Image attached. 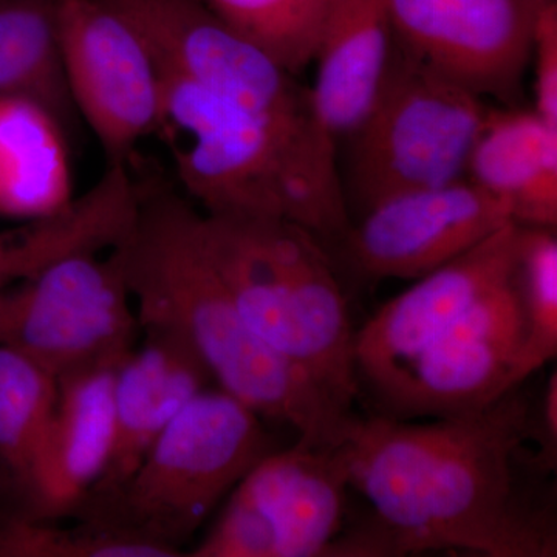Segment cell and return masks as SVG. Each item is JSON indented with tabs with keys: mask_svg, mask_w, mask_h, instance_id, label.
I'll return each instance as SVG.
<instances>
[{
	"mask_svg": "<svg viewBox=\"0 0 557 557\" xmlns=\"http://www.w3.org/2000/svg\"><path fill=\"white\" fill-rule=\"evenodd\" d=\"M395 42L480 97L518 90L541 0H387Z\"/></svg>",
	"mask_w": 557,
	"mask_h": 557,
	"instance_id": "obj_13",
	"label": "cell"
},
{
	"mask_svg": "<svg viewBox=\"0 0 557 557\" xmlns=\"http://www.w3.org/2000/svg\"><path fill=\"white\" fill-rule=\"evenodd\" d=\"M70 98L108 166H131L143 139L164 127L160 70L148 44L101 0H58Z\"/></svg>",
	"mask_w": 557,
	"mask_h": 557,
	"instance_id": "obj_10",
	"label": "cell"
},
{
	"mask_svg": "<svg viewBox=\"0 0 557 557\" xmlns=\"http://www.w3.org/2000/svg\"><path fill=\"white\" fill-rule=\"evenodd\" d=\"M215 16L298 75L313 61L332 0H201Z\"/></svg>",
	"mask_w": 557,
	"mask_h": 557,
	"instance_id": "obj_23",
	"label": "cell"
},
{
	"mask_svg": "<svg viewBox=\"0 0 557 557\" xmlns=\"http://www.w3.org/2000/svg\"><path fill=\"white\" fill-rule=\"evenodd\" d=\"M487 106L395 42L384 89L350 135L348 190L361 212L409 190L467 177Z\"/></svg>",
	"mask_w": 557,
	"mask_h": 557,
	"instance_id": "obj_6",
	"label": "cell"
},
{
	"mask_svg": "<svg viewBox=\"0 0 557 557\" xmlns=\"http://www.w3.org/2000/svg\"><path fill=\"white\" fill-rule=\"evenodd\" d=\"M171 70L304 141L336 145L322 129L310 90L267 51L231 28L201 0H101Z\"/></svg>",
	"mask_w": 557,
	"mask_h": 557,
	"instance_id": "obj_8",
	"label": "cell"
},
{
	"mask_svg": "<svg viewBox=\"0 0 557 557\" xmlns=\"http://www.w3.org/2000/svg\"><path fill=\"white\" fill-rule=\"evenodd\" d=\"M350 479L343 443L271 450L226 497L193 557L338 556Z\"/></svg>",
	"mask_w": 557,
	"mask_h": 557,
	"instance_id": "obj_7",
	"label": "cell"
},
{
	"mask_svg": "<svg viewBox=\"0 0 557 557\" xmlns=\"http://www.w3.org/2000/svg\"><path fill=\"white\" fill-rule=\"evenodd\" d=\"M9 486L13 487V483H11V479L9 472H7V469L3 468L2 463H0V496H2L3 491H5Z\"/></svg>",
	"mask_w": 557,
	"mask_h": 557,
	"instance_id": "obj_27",
	"label": "cell"
},
{
	"mask_svg": "<svg viewBox=\"0 0 557 557\" xmlns=\"http://www.w3.org/2000/svg\"><path fill=\"white\" fill-rule=\"evenodd\" d=\"M58 0H0V95L24 97L76 126L62 65Z\"/></svg>",
	"mask_w": 557,
	"mask_h": 557,
	"instance_id": "obj_20",
	"label": "cell"
},
{
	"mask_svg": "<svg viewBox=\"0 0 557 557\" xmlns=\"http://www.w3.org/2000/svg\"><path fill=\"white\" fill-rule=\"evenodd\" d=\"M467 177L504 201L519 225H557V131L534 109L487 108Z\"/></svg>",
	"mask_w": 557,
	"mask_h": 557,
	"instance_id": "obj_18",
	"label": "cell"
},
{
	"mask_svg": "<svg viewBox=\"0 0 557 557\" xmlns=\"http://www.w3.org/2000/svg\"><path fill=\"white\" fill-rule=\"evenodd\" d=\"M511 222L504 201L461 177L380 201L341 244L362 277L416 281Z\"/></svg>",
	"mask_w": 557,
	"mask_h": 557,
	"instance_id": "obj_12",
	"label": "cell"
},
{
	"mask_svg": "<svg viewBox=\"0 0 557 557\" xmlns=\"http://www.w3.org/2000/svg\"><path fill=\"white\" fill-rule=\"evenodd\" d=\"M519 223L511 222L388 299L355 332L359 395L370 394L515 273Z\"/></svg>",
	"mask_w": 557,
	"mask_h": 557,
	"instance_id": "obj_14",
	"label": "cell"
},
{
	"mask_svg": "<svg viewBox=\"0 0 557 557\" xmlns=\"http://www.w3.org/2000/svg\"><path fill=\"white\" fill-rule=\"evenodd\" d=\"M534 112L557 131V2L541 0L534 22Z\"/></svg>",
	"mask_w": 557,
	"mask_h": 557,
	"instance_id": "obj_25",
	"label": "cell"
},
{
	"mask_svg": "<svg viewBox=\"0 0 557 557\" xmlns=\"http://www.w3.org/2000/svg\"><path fill=\"white\" fill-rule=\"evenodd\" d=\"M201 214L161 178L138 180L129 230L110 251L119 259L138 327L174 333L208 366L218 387L285 424L309 445L343 442L344 412L299 370L256 338L209 258Z\"/></svg>",
	"mask_w": 557,
	"mask_h": 557,
	"instance_id": "obj_2",
	"label": "cell"
},
{
	"mask_svg": "<svg viewBox=\"0 0 557 557\" xmlns=\"http://www.w3.org/2000/svg\"><path fill=\"white\" fill-rule=\"evenodd\" d=\"M67 127L49 109L0 95V214L38 220L72 196Z\"/></svg>",
	"mask_w": 557,
	"mask_h": 557,
	"instance_id": "obj_19",
	"label": "cell"
},
{
	"mask_svg": "<svg viewBox=\"0 0 557 557\" xmlns=\"http://www.w3.org/2000/svg\"><path fill=\"white\" fill-rule=\"evenodd\" d=\"M522 341V310L512 273L368 394L373 413L424 420L478 412L519 386L516 364Z\"/></svg>",
	"mask_w": 557,
	"mask_h": 557,
	"instance_id": "obj_11",
	"label": "cell"
},
{
	"mask_svg": "<svg viewBox=\"0 0 557 557\" xmlns=\"http://www.w3.org/2000/svg\"><path fill=\"white\" fill-rule=\"evenodd\" d=\"M523 386L467 416L351 418L341 443L370 515L348 527L343 556L555 557V498L539 493L548 478L527 448L534 401Z\"/></svg>",
	"mask_w": 557,
	"mask_h": 557,
	"instance_id": "obj_1",
	"label": "cell"
},
{
	"mask_svg": "<svg viewBox=\"0 0 557 557\" xmlns=\"http://www.w3.org/2000/svg\"><path fill=\"white\" fill-rule=\"evenodd\" d=\"M395 51L387 0H332L319 32L310 98L336 143L359 129L386 84Z\"/></svg>",
	"mask_w": 557,
	"mask_h": 557,
	"instance_id": "obj_17",
	"label": "cell"
},
{
	"mask_svg": "<svg viewBox=\"0 0 557 557\" xmlns=\"http://www.w3.org/2000/svg\"><path fill=\"white\" fill-rule=\"evenodd\" d=\"M58 381L30 358L0 344V463L20 493L46 432Z\"/></svg>",
	"mask_w": 557,
	"mask_h": 557,
	"instance_id": "obj_21",
	"label": "cell"
},
{
	"mask_svg": "<svg viewBox=\"0 0 557 557\" xmlns=\"http://www.w3.org/2000/svg\"><path fill=\"white\" fill-rule=\"evenodd\" d=\"M164 127L175 177L214 215H267L298 223L322 242L343 240L351 222L338 146L292 137L236 102L161 69Z\"/></svg>",
	"mask_w": 557,
	"mask_h": 557,
	"instance_id": "obj_3",
	"label": "cell"
},
{
	"mask_svg": "<svg viewBox=\"0 0 557 557\" xmlns=\"http://www.w3.org/2000/svg\"><path fill=\"white\" fill-rule=\"evenodd\" d=\"M116 368L97 366L58 380L53 413L20 490L25 518L76 516L101 479L112 449Z\"/></svg>",
	"mask_w": 557,
	"mask_h": 557,
	"instance_id": "obj_15",
	"label": "cell"
},
{
	"mask_svg": "<svg viewBox=\"0 0 557 557\" xmlns=\"http://www.w3.org/2000/svg\"><path fill=\"white\" fill-rule=\"evenodd\" d=\"M201 214L209 258L247 327L354 413L357 330L324 242L281 218Z\"/></svg>",
	"mask_w": 557,
	"mask_h": 557,
	"instance_id": "obj_4",
	"label": "cell"
},
{
	"mask_svg": "<svg viewBox=\"0 0 557 557\" xmlns=\"http://www.w3.org/2000/svg\"><path fill=\"white\" fill-rule=\"evenodd\" d=\"M515 284L523 321L516 380L523 384L557 355L556 228L519 225Z\"/></svg>",
	"mask_w": 557,
	"mask_h": 557,
	"instance_id": "obj_22",
	"label": "cell"
},
{
	"mask_svg": "<svg viewBox=\"0 0 557 557\" xmlns=\"http://www.w3.org/2000/svg\"><path fill=\"white\" fill-rule=\"evenodd\" d=\"M0 557H174L120 528L81 519L57 527L53 520L17 515L0 520Z\"/></svg>",
	"mask_w": 557,
	"mask_h": 557,
	"instance_id": "obj_24",
	"label": "cell"
},
{
	"mask_svg": "<svg viewBox=\"0 0 557 557\" xmlns=\"http://www.w3.org/2000/svg\"><path fill=\"white\" fill-rule=\"evenodd\" d=\"M263 418L220 387L205 388L164 429L113 496L81 509L182 556L249 469L270 454Z\"/></svg>",
	"mask_w": 557,
	"mask_h": 557,
	"instance_id": "obj_5",
	"label": "cell"
},
{
	"mask_svg": "<svg viewBox=\"0 0 557 557\" xmlns=\"http://www.w3.org/2000/svg\"><path fill=\"white\" fill-rule=\"evenodd\" d=\"M112 251L76 255L0 293V344L13 347L54 380L115 366L132 350L138 321Z\"/></svg>",
	"mask_w": 557,
	"mask_h": 557,
	"instance_id": "obj_9",
	"label": "cell"
},
{
	"mask_svg": "<svg viewBox=\"0 0 557 557\" xmlns=\"http://www.w3.org/2000/svg\"><path fill=\"white\" fill-rule=\"evenodd\" d=\"M530 442H536L537 449L531 453L534 468L545 478L555 474L557 467V375L549 373L542 395L533 405Z\"/></svg>",
	"mask_w": 557,
	"mask_h": 557,
	"instance_id": "obj_26",
	"label": "cell"
},
{
	"mask_svg": "<svg viewBox=\"0 0 557 557\" xmlns=\"http://www.w3.org/2000/svg\"><path fill=\"white\" fill-rule=\"evenodd\" d=\"M143 332L141 348L131 350L116 368L112 449L101 479L79 511L113 496L164 429L214 381L186 341L164 330Z\"/></svg>",
	"mask_w": 557,
	"mask_h": 557,
	"instance_id": "obj_16",
	"label": "cell"
}]
</instances>
